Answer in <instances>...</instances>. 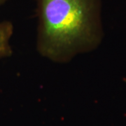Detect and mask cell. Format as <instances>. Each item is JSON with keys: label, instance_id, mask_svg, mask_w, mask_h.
<instances>
[{"label": "cell", "instance_id": "7a4b0ae2", "mask_svg": "<svg viewBox=\"0 0 126 126\" xmlns=\"http://www.w3.org/2000/svg\"><path fill=\"white\" fill-rule=\"evenodd\" d=\"M14 32V26L11 21L0 22V60L9 58L13 54L11 39Z\"/></svg>", "mask_w": 126, "mask_h": 126}, {"label": "cell", "instance_id": "3957f363", "mask_svg": "<svg viewBox=\"0 0 126 126\" xmlns=\"http://www.w3.org/2000/svg\"><path fill=\"white\" fill-rule=\"evenodd\" d=\"M8 0H0V6H1L2 5H4L7 1Z\"/></svg>", "mask_w": 126, "mask_h": 126}, {"label": "cell", "instance_id": "6da1fadb", "mask_svg": "<svg viewBox=\"0 0 126 126\" xmlns=\"http://www.w3.org/2000/svg\"><path fill=\"white\" fill-rule=\"evenodd\" d=\"M101 9V0H36L39 54L67 63L97 49L104 37Z\"/></svg>", "mask_w": 126, "mask_h": 126}]
</instances>
